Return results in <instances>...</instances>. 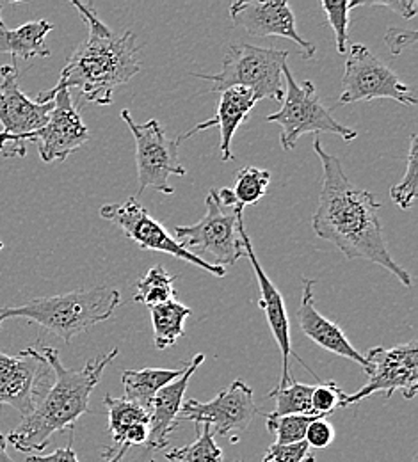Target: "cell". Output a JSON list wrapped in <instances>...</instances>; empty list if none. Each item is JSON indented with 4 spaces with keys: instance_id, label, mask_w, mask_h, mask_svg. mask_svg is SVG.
I'll list each match as a JSON object with an SVG mask.
<instances>
[{
    "instance_id": "obj_18",
    "label": "cell",
    "mask_w": 418,
    "mask_h": 462,
    "mask_svg": "<svg viewBox=\"0 0 418 462\" xmlns=\"http://www.w3.org/2000/svg\"><path fill=\"white\" fill-rule=\"evenodd\" d=\"M205 354H196L189 363L183 365V374L155 395L150 407V423H148V450H163L170 445V438L179 425L180 407L183 404L185 390L189 386L190 377L203 365Z\"/></svg>"
},
{
    "instance_id": "obj_1",
    "label": "cell",
    "mask_w": 418,
    "mask_h": 462,
    "mask_svg": "<svg viewBox=\"0 0 418 462\" xmlns=\"http://www.w3.org/2000/svg\"><path fill=\"white\" fill-rule=\"evenodd\" d=\"M313 150L322 166V187L319 207L311 217V228L322 240L331 242L348 260H368L390 271L404 287L413 280L390 254L379 221L381 205L376 196L355 185L342 168L339 157L328 153L319 137Z\"/></svg>"
},
{
    "instance_id": "obj_13",
    "label": "cell",
    "mask_w": 418,
    "mask_h": 462,
    "mask_svg": "<svg viewBox=\"0 0 418 462\" xmlns=\"http://www.w3.org/2000/svg\"><path fill=\"white\" fill-rule=\"evenodd\" d=\"M54 384V370L42 352L29 346L18 356L0 352V405H11L23 418Z\"/></svg>"
},
{
    "instance_id": "obj_27",
    "label": "cell",
    "mask_w": 418,
    "mask_h": 462,
    "mask_svg": "<svg viewBox=\"0 0 418 462\" xmlns=\"http://www.w3.org/2000/svg\"><path fill=\"white\" fill-rule=\"evenodd\" d=\"M311 392L313 386L302 384L294 381L287 388L273 390L269 399L276 401V409L269 412L271 416H289V414H304V416H317L311 411Z\"/></svg>"
},
{
    "instance_id": "obj_25",
    "label": "cell",
    "mask_w": 418,
    "mask_h": 462,
    "mask_svg": "<svg viewBox=\"0 0 418 462\" xmlns=\"http://www.w3.org/2000/svg\"><path fill=\"white\" fill-rule=\"evenodd\" d=\"M104 404L109 411V434L113 438V447L120 445L123 434L134 425H148L150 412L139 405L132 404L125 399H115L106 395Z\"/></svg>"
},
{
    "instance_id": "obj_35",
    "label": "cell",
    "mask_w": 418,
    "mask_h": 462,
    "mask_svg": "<svg viewBox=\"0 0 418 462\" xmlns=\"http://www.w3.org/2000/svg\"><path fill=\"white\" fill-rule=\"evenodd\" d=\"M417 36L415 31H406V29L403 31V29H397V27H392V29H388L385 40H386V45H388L390 52L394 56H399L404 51V47L417 42Z\"/></svg>"
},
{
    "instance_id": "obj_32",
    "label": "cell",
    "mask_w": 418,
    "mask_h": 462,
    "mask_svg": "<svg viewBox=\"0 0 418 462\" xmlns=\"http://www.w3.org/2000/svg\"><path fill=\"white\" fill-rule=\"evenodd\" d=\"M344 399H346V393L340 390L337 383L333 381L320 383L319 386H313V392H311V411L313 414L326 418L337 407H342Z\"/></svg>"
},
{
    "instance_id": "obj_19",
    "label": "cell",
    "mask_w": 418,
    "mask_h": 462,
    "mask_svg": "<svg viewBox=\"0 0 418 462\" xmlns=\"http://www.w3.org/2000/svg\"><path fill=\"white\" fill-rule=\"evenodd\" d=\"M299 328L301 331L319 346L326 348L331 354H337L340 357H348L363 366V370H368L367 357L358 352L348 337L344 335L342 328L330 319H326L317 308H315V282L310 278H302V297L298 310Z\"/></svg>"
},
{
    "instance_id": "obj_23",
    "label": "cell",
    "mask_w": 418,
    "mask_h": 462,
    "mask_svg": "<svg viewBox=\"0 0 418 462\" xmlns=\"http://www.w3.org/2000/svg\"><path fill=\"white\" fill-rule=\"evenodd\" d=\"M153 324V344L159 350L175 346L183 335L185 320L190 317V308L179 302L177 299L150 308Z\"/></svg>"
},
{
    "instance_id": "obj_30",
    "label": "cell",
    "mask_w": 418,
    "mask_h": 462,
    "mask_svg": "<svg viewBox=\"0 0 418 462\" xmlns=\"http://www.w3.org/2000/svg\"><path fill=\"white\" fill-rule=\"evenodd\" d=\"M320 416H304V414H289V416H271L267 414V430L276 434V445H294L304 441L308 425Z\"/></svg>"
},
{
    "instance_id": "obj_38",
    "label": "cell",
    "mask_w": 418,
    "mask_h": 462,
    "mask_svg": "<svg viewBox=\"0 0 418 462\" xmlns=\"http://www.w3.org/2000/svg\"><path fill=\"white\" fill-rule=\"evenodd\" d=\"M106 462V461H102ZM116 462H155L152 457V450H148L146 447H134L130 448L120 461Z\"/></svg>"
},
{
    "instance_id": "obj_43",
    "label": "cell",
    "mask_w": 418,
    "mask_h": 462,
    "mask_svg": "<svg viewBox=\"0 0 418 462\" xmlns=\"http://www.w3.org/2000/svg\"><path fill=\"white\" fill-rule=\"evenodd\" d=\"M2 249H4V244H2V240H0V251H2Z\"/></svg>"
},
{
    "instance_id": "obj_16",
    "label": "cell",
    "mask_w": 418,
    "mask_h": 462,
    "mask_svg": "<svg viewBox=\"0 0 418 462\" xmlns=\"http://www.w3.org/2000/svg\"><path fill=\"white\" fill-rule=\"evenodd\" d=\"M91 134L77 111L71 91L62 89L54 97V109L43 128L25 137V143H36L43 162H64L71 153L89 141Z\"/></svg>"
},
{
    "instance_id": "obj_21",
    "label": "cell",
    "mask_w": 418,
    "mask_h": 462,
    "mask_svg": "<svg viewBox=\"0 0 418 462\" xmlns=\"http://www.w3.org/2000/svg\"><path fill=\"white\" fill-rule=\"evenodd\" d=\"M54 23L49 20L27 22L16 29H0V54L13 58H51V49L45 43Z\"/></svg>"
},
{
    "instance_id": "obj_29",
    "label": "cell",
    "mask_w": 418,
    "mask_h": 462,
    "mask_svg": "<svg viewBox=\"0 0 418 462\" xmlns=\"http://www.w3.org/2000/svg\"><path fill=\"white\" fill-rule=\"evenodd\" d=\"M418 161V137L413 134L412 139H410V150H408V159H406V171L403 180L394 185L390 189V198L395 205H399L401 208L408 210L412 208V205L415 203L417 199V166Z\"/></svg>"
},
{
    "instance_id": "obj_39",
    "label": "cell",
    "mask_w": 418,
    "mask_h": 462,
    "mask_svg": "<svg viewBox=\"0 0 418 462\" xmlns=\"http://www.w3.org/2000/svg\"><path fill=\"white\" fill-rule=\"evenodd\" d=\"M218 199H219L221 207H230V208H236V207H237V201H236V198H234L232 189H219Z\"/></svg>"
},
{
    "instance_id": "obj_6",
    "label": "cell",
    "mask_w": 418,
    "mask_h": 462,
    "mask_svg": "<svg viewBox=\"0 0 418 462\" xmlns=\"http://www.w3.org/2000/svg\"><path fill=\"white\" fill-rule=\"evenodd\" d=\"M283 77L287 82L283 107L278 113L267 116V121L278 123L282 126L280 144L285 152H293L298 144L299 137L304 134H337L346 143H351L358 137L355 128L346 126L335 119V116L319 98L311 80L302 84L296 82L287 62L283 64Z\"/></svg>"
},
{
    "instance_id": "obj_41",
    "label": "cell",
    "mask_w": 418,
    "mask_h": 462,
    "mask_svg": "<svg viewBox=\"0 0 418 462\" xmlns=\"http://www.w3.org/2000/svg\"><path fill=\"white\" fill-rule=\"evenodd\" d=\"M302 462H315V457H313V456H308Z\"/></svg>"
},
{
    "instance_id": "obj_7",
    "label": "cell",
    "mask_w": 418,
    "mask_h": 462,
    "mask_svg": "<svg viewBox=\"0 0 418 462\" xmlns=\"http://www.w3.org/2000/svg\"><path fill=\"white\" fill-rule=\"evenodd\" d=\"M0 155L25 157V137L43 128L54 109V100L40 104L31 100L18 86L16 60L0 66Z\"/></svg>"
},
{
    "instance_id": "obj_24",
    "label": "cell",
    "mask_w": 418,
    "mask_h": 462,
    "mask_svg": "<svg viewBox=\"0 0 418 462\" xmlns=\"http://www.w3.org/2000/svg\"><path fill=\"white\" fill-rule=\"evenodd\" d=\"M175 282L177 276H172L163 265H155L139 280L134 300L150 308L170 302L177 295Z\"/></svg>"
},
{
    "instance_id": "obj_5",
    "label": "cell",
    "mask_w": 418,
    "mask_h": 462,
    "mask_svg": "<svg viewBox=\"0 0 418 462\" xmlns=\"http://www.w3.org/2000/svg\"><path fill=\"white\" fill-rule=\"evenodd\" d=\"M289 52L278 49H262L249 43H234L225 54L221 69L216 75L192 73L196 79L210 80V93H223L230 88H244L255 100H276L285 97L283 64Z\"/></svg>"
},
{
    "instance_id": "obj_34",
    "label": "cell",
    "mask_w": 418,
    "mask_h": 462,
    "mask_svg": "<svg viewBox=\"0 0 418 462\" xmlns=\"http://www.w3.org/2000/svg\"><path fill=\"white\" fill-rule=\"evenodd\" d=\"M335 439V429L326 418H317L313 420L304 434V441L308 443L310 448H328Z\"/></svg>"
},
{
    "instance_id": "obj_12",
    "label": "cell",
    "mask_w": 418,
    "mask_h": 462,
    "mask_svg": "<svg viewBox=\"0 0 418 462\" xmlns=\"http://www.w3.org/2000/svg\"><path fill=\"white\" fill-rule=\"evenodd\" d=\"M368 361V383L353 395H346L342 407L357 404L374 393L383 392L386 399H392L395 392H401L404 399H415L418 392V346L417 342L404 346H374L363 354Z\"/></svg>"
},
{
    "instance_id": "obj_2",
    "label": "cell",
    "mask_w": 418,
    "mask_h": 462,
    "mask_svg": "<svg viewBox=\"0 0 418 462\" xmlns=\"http://www.w3.org/2000/svg\"><path fill=\"white\" fill-rule=\"evenodd\" d=\"M71 5L89 29V36L82 42L66 66L60 69L58 84L38 95L36 102L47 104L62 89H80L82 97L97 106H111L118 86L130 82L141 71L137 38L132 31L116 34L106 25L95 11L93 4L73 0Z\"/></svg>"
},
{
    "instance_id": "obj_20",
    "label": "cell",
    "mask_w": 418,
    "mask_h": 462,
    "mask_svg": "<svg viewBox=\"0 0 418 462\" xmlns=\"http://www.w3.org/2000/svg\"><path fill=\"white\" fill-rule=\"evenodd\" d=\"M256 100L253 97L251 91L244 89V88H230V89H225L223 93H219V102H218V113L205 121V123H200L196 128L185 132L183 135H180L179 144L181 141L196 135L198 132L201 130H207L214 125L219 126V134H221V143H219V152H221V159L223 162H230L234 159L232 155V141H234V135L237 132L240 125L249 117L251 109L255 107Z\"/></svg>"
},
{
    "instance_id": "obj_15",
    "label": "cell",
    "mask_w": 418,
    "mask_h": 462,
    "mask_svg": "<svg viewBox=\"0 0 418 462\" xmlns=\"http://www.w3.org/2000/svg\"><path fill=\"white\" fill-rule=\"evenodd\" d=\"M242 212H244V207H237V231H239L240 240H242V245H244V256L249 258V262L253 265V271H255V276H256V282H258V289H260L258 308L264 310L267 324H269V329H271V333H273V337H274V340L278 344V348L282 352V361H283L282 379H280V383L276 386V390H282V388H287L291 384V366H289L291 357H296L301 365H304V361L293 350L291 322H289V315H287L283 295H282L280 290L276 289V285L269 280V276L265 274L262 263L258 262V258H256V254L253 251V245H251V238H249V235L246 233V228H244ZM306 370L313 377L319 379V375L315 372H311L310 366H306Z\"/></svg>"
},
{
    "instance_id": "obj_26",
    "label": "cell",
    "mask_w": 418,
    "mask_h": 462,
    "mask_svg": "<svg viewBox=\"0 0 418 462\" xmlns=\"http://www.w3.org/2000/svg\"><path fill=\"white\" fill-rule=\"evenodd\" d=\"M196 441L168 452L166 459L172 462H223V450L218 447L210 427L196 425Z\"/></svg>"
},
{
    "instance_id": "obj_44",
    "label": "cell",
    "mask_w": 418,
    "mask_h": 462,
    "mask_svg": "<svg viewBox=\"0 0 418 462\" xmlns=\"http://www.w3.org/2000/svg\"><path fill=\"white\" fill-rule=\"evenodd\" d=\"M0 329H2V322H0Z\"/></svg>"
},
{
    "instance_id": "obj_36",
    "label": "cell",
    "mask_w": 418,
    "mask_h": 462,
    "mask_svg": "<svg viewBox=\"0 0 418 462\" xmlns=\"http://www.w3.org/2000/svg\"><path fill=\"white\" fill-rule=\"evenodd\" d=\"M359 5H377V7H388L397 11L406 20H412L418 11L417 0H395V2H359Z\"/></svg>"
},
{
    "instance_id": "obj_9",
    "label": "cell",
    "mask_w": 418,
    "mask_h": 462,
    "mask_svg": "<svg viewBox=\"0 0 418 462\" xmlns=\"http://www.w3.org/2000/svg\"><path fill=\"white\" fill-rule=\"evenodd\" d=\"M394 100L403 106H417V97L410 86L388 68L381 59L376 58L368 47L351 45L349 58L346 60V73L342 77V95L339 106L370 102V100Z\"/></svg>"
},
{
    "instance_id": "obj_22",
    "label": "cell",
    "mask_w": 418,
    "mask_h": 462,
    "mask_svg": "<svg viewBox=\"0 0 418 462\" xmlns=\"http://www.w3.org/2000/svg\"><path fill=\"white\" fill-rule=\"evenodd\" d=\"M181 370L170 368H143V370H123L121 381L125 388V401L139 405L150 412L152 402L159 390L179 379Z\"/></svg>"
},
{
    "instance_id": "obj_14",
    "label": "cell",
    "mask_w": 418,
    "mask_h": 462,
    "mask_svg": "<svg viewBox=\"0 0 418 462\" xmlns=\"http://www.w3.org/2000/svg\"><path fill=\"white\" fill-rule=\"evenodd\" d=\"M256 414H260V409L253 401V390L237 379L209 402L187 399L180 407L177 421L183 420L194 421L196 425H209L214 438H232V443H237V432L247 430Z\"/></svg>"
},
{
    "instance_id": "obj_40",
    "label": "cell",
    "mask_w": 418,
    "mask_h": 462,
    "mask_svg": "<svg viewBox=\"0 0 418 462\" xmlns=\"http://www.w3.org/2000/svg\"><path fill=\"white\" fill-rule=\"evenodd\" d=\"M0 462H14L7 456V439L2 432H0Z\"/></svg>"
},
{
    "instance_id": "obj_42",
    "label": "cell",
    "mask_w": 418,
    "mask_h": 462,
    "mask_svg": "<svg viewBox=\"0 0 418 462\" xmlns=\"http://www.w3.org/2000/svg\"><path fill=\"white\" fill-rule=\"evenodd\" d=\"M0 29H7L5 23H4V20H2V14H0Z\"/></svg>"
},
{
    "instance_id": "obj_11",
    "label": "cell",
    "mask_w": 418,
    "mask_h": 462,
    "mask_svg": "<svg viewBox=\"0 0 418 462\" xmlns=\"http://www.w3.org/2000/svg\"><path fill=\"white\" fill-rule=\"evenodd\" d=\"M100 216L113 225H116L130 240H134L139 247L148 251L166 253L170 256L180 258L187 263L196 265L198 269L216 276L225 278L227 271L216 263L196 256V253L187 251L173 238V235L166 230L159 221H155L150 212L137 201V198H128L125 203L104 205L100 208Z\"/></svg>"
},
{
    "instance_id": "obj_37",
    "label": "cell",
    "mask_w": 418,
    "mask_h": 462,
    "mask_svg": "<svg viewBox=\"0 0 418 462\" xmlns=\"http://www.w3.org/2000/svg\"><path fill=\"white\" fill-rule=\"evenodd\" d=\"M71 441H73V434L70 436V443L64 448H58L56 452L49 454V456H27L25 462H79L77 454L71 448Z\"/></svg>"
},
{
    "instance_id": "obj_33",
    "label": "cell",
    "mask_w": 418,
    "mask_h": 462,
    "mask_svg": "<svg viewBox=\"0 0 418 462\" xmlns=\"http://www.w3.org/2000/svg\"><path fill=\"white\" fill-rule=\"evenodd\" d=\"M310 456V447L306 441L294 445H273L262 462H302Z\"/></svg>"
},
{
    "instance_id": "obj_10",
    "label": "cell",
    "mask_w": 418,
    "mask_h": 462,
    "mask_svg": "<svg viewBox=\"0 0 418 462\" xmlns=\"http://www.w3.org/2000/svg\"><path fill=\"white\" fill-rule=\"evenodd\" d=\"M240 207V205H237ZM237 207L232 214H225L218 199V190H210L205 199V216L190 226H177L173 238L187 251L196 249L212 254L216 265H236L244 256V245L237 231Z\"/></svg>"
},
{
    "instance_id": "obj_31",
    "label": "cell",
    "mask_w": 418,
    "mask_h": 462,
    "mask_svg": "<svg viewBox=\"0 0 418 462\" xmlns=\"http://www.w3.org/2000/svg\"><path fill=\"white\" fill-rule=\"evenodd\" d=\"M358 0L353 2H328L322 0L320 7L324 9L328 22L335 32V45L339 54H348V43H349V11L353 7H358Z\"/></svg>"
},
{
    "instance_id": "obj_28",
    "label": "cell",
    "mask_w": 418,
    "mask_h": 462,
    "mask_svg": "<svg viewBox=\"0 0 418 462\" xmlns=\"http://www.w3.org/2000/svg\"><path fill=\"white\" fill-rule=\"evenodd\" d=\"M269 183H271V173L267 170H258L253 166L242 168L236 178V185L232 189L237 205L247 207V205L258 203L265 196Z\"/></svg>"
},
{
    "instance_id": "obj_8",
    "label": "cell",
    "mask_w": 418,
    "mask_h": 462,
    "mask_svg": "<svg viewBox=\"0 0 418 462\" xmlns=\"http://www.w3.org/2000/svg\"><path fill=\"white\" fill-rule=\"evenodd\" d=\"M121 117L135 139V166L139 180L137 194L141 196L146 189H153L161 194L172 196L175 189L170 185V176L187 174L179 162V141L170 139L157 119L139 125L126 109L121 111Z\"/></svg>"
},
{
    "instance_id": "obj_17",
    "label": "cell",
    "mask_w": 418,
    "mask_h": 462,
    "mask_svg": "<svg viewBox=\"0 0 418 462\" xmlns=\"http://www.w3.org/2000/svg\"><path fill=\"white\" fill-rule=\"evenodd\" d=\"M230 18L234 25L255 38L280 36L291 40L301 49L302 59H313L317 54V47L299 34L296 14L287 2L239 0L230 5Z\"/></svg>"
},
{
    "instance_id": "obj_4",
    "label": "cell",
    "mask_w": 418,
    "mask_h": 462,
    "mask_svg": "<svg viewBox=\"0 0 418 462\" xmlns=\"http://www.w3.org/2000/svg\"><path fill=\"white\" fill-rule=\"evenodd\" d=\"M120 304L118 290L98 285L52 297H36L20 306L2 308L0 322L7 319H27L58 335L62 342L71 344L77 335L111 319Z\"/></svg>"
},
{
    "instance_id": "obj_3",
    "label": "cell",
    "mask_w": 418,
    "mask_h": 462,
    "mask_svg": "<svg viewBox=\"0 0 418 462\" xmlns=\"http://www.w3.org/2000/svg\"><path fill=\"white\" fill-rule=\"evenodd\" d=\"M118 352V348H113L109 354L88 361L82 368H66L56 348L43 346L42 354L54 370V384L36 409L5 436L7 445L22 454L34 456L47 448L56 432L73 429L80 416L93 412L89 409L91 393Z\"/></svg>"
}]
</instances>
